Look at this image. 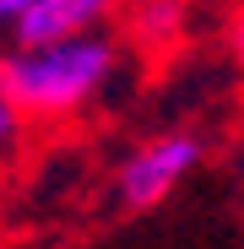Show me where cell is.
Returning <instances> with one entry per match:
<instances>
[{
	"mask_svg": "<svg viewBox=\"0 0 244 249\" xmlns=\"http://www.w3.org/2000/svg\"><path fill=\"white\" fill-rule=\"evenodd\" d=\"M119 6V0H33L22 11V22L11 27L17 49H44V44H65V38H87L98 33V22Z\"/></svg>",
	"mask_w": 244,
	"mask_h": 249,
	"instance_id": "cell-3",
	"label": "cell"
},
{
	"mask_svg": "<svg viewBox=\"0 0 244 249\" xmlns=\"http://www.w3.org/2000/svg\"><path fill=\"white\" fill-rule=\"evenodd\" d=\"M27 6H33V0H0V27L11 33V27L22 22V11H27Z\"/></svg>",
	"mask_w": 244,
	"mask_h": 249,
	"instance_id": "cell-6",
	"label": "cell"
},
{
	"mask_svg": "<svg viewBox=\"0 0 244 249\" xmlns=\"http://www.w3.org/2000/svg\"><path fill=\"white\" fill-rule=\"evenodd\" d=\"M174 27H179V0H157V6L141 11V33H147V38H152V33H157V38H169Z\"/></svg>",
	"mask_w": 244,
	"mask_h": 249,
	"instance_id": "cell-5",
	"label": "cell"
},
{
	"mask_svg": "<svg viewBox=\"0 0 244 249\" xmlns=\"http://www.w3.org/2000/svg\"><path fill=\"white\" fill-rule=\"evenodd\" d=\"M206 157V141L195 130H157L136 141L125 157L114 162V206L119 212H157Z\"/></svg>",
	"mask_w": 244,
	"mask_h": 249,
	"instance_id": "cell-2",
	"label": "cell"
},
{
	"mask_svg": "<svg viewBox=\"0 0 244 249\" xmlns=\"http://www.w3.org/2000/svg\"><path fill=\"white\" fill-rule=\"evenodd\" d=\"M119 71V49L103 33L87 38H65V44H44V49H6L0 54V92H6L22 114L38 119H65L81 114Z\"/></svg>",
	"mask_w": 244,
	"mask_h": 249,
	"instance_id": "cell-1",
	"label": "cell"
},
{
	"mask_svg": "<svg viewBox=\"0 0 244 249\" xmlns=\"http://www.w3.org/2000/svg\"><path fill=\"white\" fill-rule=\"evenodd\" d=\"M27 114L6 98V92H0V162H6V157H17L22 152V130H27V124H22Z\"/></svg>",
	"mask_w": 244,
	"mask_h": 249,
	"instance_id": "cell-4",
	"label": "cell"
},
{
	"mask_svg": "<svg viewBox=\"0 0 244 249\" xmlns=\"http://www.w3.org/2000/svg\"><path fill=\"white\" fill-rule=\"evenodd\" d=\"M233 49H239V60H244V17H239V27H233Z\"/></svg>",
	"mask_w": 244,
	"mask_h": 249,
	"instance_id": "cell-7",
	"label": "cell"
}]
</instances>
